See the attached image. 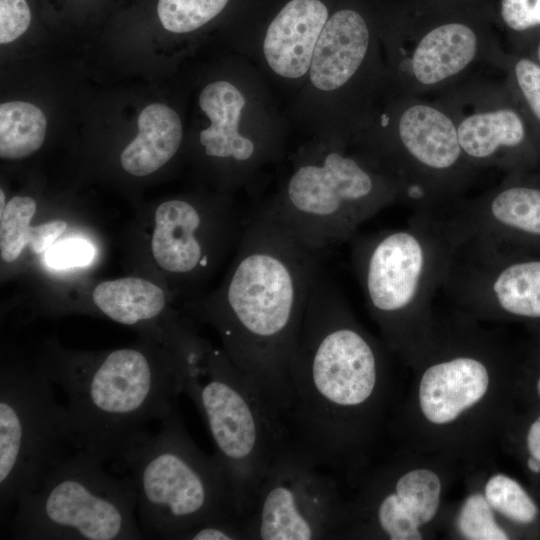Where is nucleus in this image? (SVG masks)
<instances>
[{
	"mask_svg": "<svg viewBox=\"0 0 540 540\" xmlns=\"http://www.w3.org/2000/svg\"><path fill=\"white\" fill-rule=\"evenodd\" d=\"M46 117L37 106L23 101L0 105V157L20 160L31 156L44 143Z\"/></svg>",
	"mask_w": 540,
	"mask_h": 540,
	"instance_id": "nucleus-26",
	"label": "nucleus"
},
{
	"mask_svg": "<svg viewBox=\"0 0 540 540\" xmlns=\"http://www.w3.org/2000/svg\"><path fill=\"white\" fill-rule=\"evenodd\" d=\"M400 63L414 93L447 86L479 62L489 49L479 33L462 22H446L419 35Z\"/></svg>",
	"mask_w": 540,
	"mask_h": 540,
	"instance_id": "nucleus-20",
	"label": "nucleus"
},
{
	"mask_svg": "<svg viewBox=\"0 0 540 540\" xmlns=\"http://www.w3.org/2000/svg\"><path fill=\"white\" fill-rule=\"evenodd\" d=\"M325 254L261 209L246 219L233 259L213 290L180 308L211 326L276 422L289 403V364Z\"/></svg>",
	"mask_w": 540,
	"mask_h": 540,
	"instance_id": "nucleus-2",
	"label": "nucleus"
},
{
	"mask_svg": "<svg viewBox=\"0 0 540 540\" xmlns=\"http://www.w3.org/2000/svg\"><path fill=\"white\" fill-rule=\"evenodd\" d=\"M137 136L120 153L123 171L143 178L156 173L178 152L182 141V125L178 114L167 105L154 103L138 117Z\"/></svg>",
	"mask_w": 540,
	"mask_h": 540,
	"instance_id": "nucleus-24",
	"label": "nucleus"
},
{
	"mask_svg": "<svg viewBox=\"0 0 540 540\" xmlns=\"http://www.w3.org/2000/svg\"><path fill=\"white\" fill-rule=\"evenodd\" d=\"M348 499L333 475L281 446L245 516L246 540L342 539Z\"/></svg>",
	"mask_w": 540,
	"mask_h": 540,
	"instance_id": "nucleus-13",
	"label": "nucleus"
},
{
	"mask_svg": "<svg viewBox=\"0 0 540 540\" xmlns=\"http://www.w3.org/2000/svg\"><path fill=\"white\" fill-rule=\"evenodd\" d=\"M245 103L243 94L226 81L213 82L202 90L199 105L211 125L201 131L199 141L207 157L242 165L254 160L255 143L238 130Z\"/></svg>",
	"mask_w": 540,
	"mask_h": 540,
	"instance_id": "nucleus-23",
	"label": "nucleus"
},
{
	"mask_svg": "<svg viewBox=\"0 0 540 540\" xmlns=\"http://www.w3.org/2000/svg\"><path fill=\"white\" fill-rule=\"evenodd\" d=\"M529 338L516 353L514 403L523 409H540V328H528Z\"/></svg>",
	"mask_w": 540,
	"mask_h": 540,
	"instance_id": "nucleus-30",
	"label": "nucleus"
},
{
	"mask_svg": "<svg viewBox=\"0 0 540 540\" xmlns=\"http://www.w3.org/2000/svg\"><path fill=\"white\" fill-rule=\"evenodd\" d=\"M450 111L461 149L474 168L493 166L508 175H529L540 170L538 146L506 86L495 98L479 104L472 102L463 112Z\"/></svg>",
	"mask_w": 540,
	"mask_h": 540,
	"instance_id": "nucleus-18",
	"label": "nucleus"
},
{
	"mask_svg": "<svg viewBox=\"0 0 540 540\" xmlns=\"http://www.w3.org/2000/svg\"><path fill=\"white\" fill-rule=\"evenodd\" d=\"M102 238L88 212L47 209L31 195L7 198L0 189V268L2 282L30 276L48 281L55 261L81 239Z\"/></svg>",
	"mask_w": 540,
	"mask_h": 540,
	"instance_id": "nucleus-17",
	"label": "nucleus"
},
{
	"mask_svg": "<svg viewBox=\"0 0 540 540\" xmlns=\"http://www.w3.org/2000/svg\"><path fill=\"white\" fill-rule=\"evenodd\" d=\"M500 437L518 460L528 487L540 502V409L515 410Z\"/></svg>",
	"mask_w": 540,
	"mask_h": 540,
	"instance_id": "nucleus-27",
	"label": "nucleus"
},
{
	"mask_svg": "<svg viewBox=\"0 0 540 540\" xmlns=\"http://www.w3.org/2000/svg\"><path fill=\"white\" fill-rule=\"evenodd\" d=\"M246 219L223 199L176 197L135 212L124 236L130 274L163 285L180 307L233 254Z\"/></svg>",
	"mask_w": 540,
	"mask_h": 540,
	"instance_id": "nucleus-7",
	"label": "nucleus"
},
{
	"mask_svg": "<svg viewBox=\"0 0 540 540\" xmlns=\"http://www.w3.org/2000/svg\"><path fill=\"white\" fill-rule=\"evenodd\" d=\"M33 361L67 396L72 446L104 462L177 408L184 389L185 354L143 337L101 351L73 350L50 337Z\"/></svg>",
	"mask_w": 540,
	"mask_h": 540,
	"instance_id": "nucleus-4",
	"label": "nucleus"
},
{
	"mask_svg": "<svg viewBox=\"0 0 540 540\" xmlns=\"http://www.w3.org/2000/svg\"><path fill=\"white\" fill-rule=\"evenodd\" d=\"M521 53L528 55L540 65V35L533 43L524 44Z\"/></svg>",
	"mask_w": 540,
	"mask_h": 540,
	"instance_id": "nucleus-35",
	"label": "nucleus"
},
{
	"mask_svg": "<svg viewBox=\"0 0 540 540\" xmlns=\"http://www.w3.org/2000/svg\"><path fill=\"white\" fill-rule=\"evenodd\" d=\"M442 290L478 321L540 328V252L462 239Z\"/></svg>",
	"mask_w": 540,
	"mask_h": 540,
	"instance_id": "nucleus-14",
	"label": "nucleus"
},
{
	"mask_svg": "<svg viewBox=\"0 0 540 540\" xmlns=\"http://www.w3.org/2000/svg\"><path fill=\"white\" fill-rule=\"evenodd\" d=\"M355 274L383 342L407 365L427 339L457 246L447 217L422 207L400 228L350 241Z\"/></svg>",
	"mask_w": 540,
	"mask_h": 540,
	"instance_id": "nucleus-5",
	"label": "nucleus"
},
{
	"mask_svg": "<svg viewBox=\"0 0 540 540\" xmlns=\"http://www.w3.org/2000/svg\"><path fill=\"white\" fill-rule=\"evenodd\" d=\"M245 517L216 520L185 532L180 540H246Z\"/></svg>",
	"mask_w": 540,
	"mask_h": 540,
	"instance_id": "nucleus-34",
	"label": "nucleus"
},
{
	"mask_svg": "<svg viewBox=\"0 0 540 540\" xmlns=\"http://www.w3.org/2000/svg\"><path fill=\"white\" fill-rule=\"evenodd\" d=\"M112 461L135 485L143 539L180 540L199 525L244 517L221 461L195 444L177 408L157 433L135 435Z\"/></svg>",
	"mask_w": 540,
	"mask_h": 540,
	"instance_id": "nucleus-6",
	"label": "nucleus"
},
{
	"mask_svg": "<svg viewBox=\"0 0 540 540\" xmlns=\"http://www.w3.org/2000/svg\"><path fill=\"white\" fill-rule=\"evenodd\" d=\"M516 353L456 310L434 321L409 363L414 381L388 431L405 448L455 459L500 436L515 411Z\"/></svg>",
	"mask_w": 540,
	"mask_h": 540,
	"instance_id": "nucleus-3",
	"label": "nucleus"
},
{
	"mask_svg": "<svg viewBox=\"0 0 540 540\" xmlns=\"http://www.w3.org/2000/svg\"><path fill=\"white\" fill-rule=\"evenodd\" d=\"M229 0H159L157 13L163 27L173 33L196 30L217 16Z\"/></svg>",
	"mask_w": 540,
	"mask_h": 540,
	"instance_id": "nucleus-31",
	"label": "nucleus"
},
{
	"mask_svg": "<svg viewBox=\"0 0 540 540\" xmlns=\"http://www.w3.org/2000/svg\"><path fill=\"white\" fill-rule=\"evenodd\" d=\"M391 354L322 267L289 364V403L279 420L285 445L353 487L394 415Z\"/></svg>",
	"mask_w": 540,
	"mask_h": 540,
	"instance_id": "nucleus-1",
	"label": "nucleus"
},
{
	"mask_svg": "<svg viewBox=\"0 0 540 540\" xmlns=\"http://www.w3.org/2000/svg\"><path fill=\"white\" fill-rule=\"evenodd\" d=\"M53 383L19 352L3 348L0 361V507L16 506L63 458L71 435Z\"/></svg>",
	"mask_w": 540,
	"mask_h": 540,
	"instance_id": "nucleus-11",
	"label": "nucleus"
},
{
	"mask_svg": "<svg viewBox=\"0 0 540 540\" xmlns=\"http://www.w3.org/2000/svg\"><path fill=\"white\" fill-rule=\"evenodd\" d=\"M402 198L406 187L358 159L330 151L300 164L282 194L261 208L314 251L326 254L350 242L370 218Z\"/></svg>",
	"mask_w": 540,
	"mask_h": 540,
	"instance_id": "nucleus-10",
	"label": "nucleus"
},
{
	"mask_svg": "<svg viewBox=\"0 0 540 540\" xmlns=\"http://www.w3.org/2000/svg\"><path fill=\"white\" fill-rule=\"evenodd\" d=\"M394 165L409 198L431 208L460 192L475 169L461 149L451 111L414 97L398 116Z\"/></svg>",
	"mask_w": 540,
	"mask_h": 540,
	"instance_id": "nucleus-16",
	"label": "nucleus"
},
{
	"mask_svg": "<svg viewBox=\"0 0 540 540\" xmlns=\"http://www.w3.org/2000/svg\"><path fill=\"white\" fill-rule=\"evenodd\" d=\"M370 45L364 18L344 9L325 23L316 42L309 68L312 84L322 91L345 85L363 64Z\"/></svg>",
	"mask_w": 540,
	"mask_h": 540,
	"instance_id": "nucleus-22",
	"label": "nucleus"
},
{
	"mask_svg": "<svg viewBox=\"0 0 540 540\" xmlns=\"http://www.w3.org/2000/svg\"><path fill=\"white\" fill-rule=\"evenodd\" d=\"M449 459L436 454L431 461H413V453L400 451L370 465L352 487L342 539H424L439 519Z\"/></svg>",
	"mask_w": 540,
	"mask_h": 540,
	"instance_id": "nucleus-12",
	"label": "nucleus"
},
{
	"mask_svg": "<svg viewBox=\"0 0 540 540\" xmlns=\"http://www.w3.org/2000/svg\"><path fill=\"white\" fill-rule=\"evenodd\" d=\"M455 536L466 540L514 539L487 501L481 487L474 488L458 506L453 522Z\"/></svg>",
	"mask_w": 540,
	"mask_h": 540,
	"instance_id": "nucleus-29",
	"label": "nucleus"
},
{
	"mask_svg": "<svg viewBox=\"0 0 540 540\" xmlns=\"http://www.w3.org/2000/svg\"><path fill=\"white\" fill-rule=\"evenodd\" d=\"M82 449L60 460L15 506L10 538L18 540H139L137 493Z\"/></svg>",
	"mask_w": 540,
	"mask_h": 540,
	"instance_id": "nucleus-9",
	"label": "nucleus"
},
{
	"mask_svg": "<svg viewBox=\"0 0 540 540\" xmlns=\"http://www.w3.org/2000/svg\"><path fill=\"white\" fill-rule=\"evenodd\" d=\"M42 316L87 314L106 318L185 353L198 339L194 320L155 280L137 275L86 279L47 291L33 306Z\"/></svg>",
	"mask_w": 540,
	"mask_h": 540,
	"instance_id": "nucleus-15",
	"label": "nucleus"
},
{
	"mask_svg": "<svg viewBox=\"0 0 540 540\" xmlns=\"http://www.w3.org/2000/svg\"><path fill=\"white\" fill-rule=\"evenodd\" d=\"M506 87L523 114L540 151V65L518 52L505 57Z\"/></svg>",
	"mask_w": 540,
	"mask_h": 540,
	"instance_id": "nucleus-28",
	"label": "nucleus"
},
{
	"mask_svg": "<svg viewBox=\"0 0 540 540\" xmlns=\"http://www.w3.org/2000/svg\"><path fill=\"white\" fill-rule=\"evenodd\" d=\"M501 16L505 24L516 32L540 27V0H502Z\"/></svg>",
	"mask_w": 540,
	"mask_h": 540,
	"instance_id": "nucleus-33",
	"label": "nucleus"
},
{
	"mask_svg": "<svg viewBox=\"0 0 540 540\" xmlns=\"http://www.w3.org/2000/svg\"><path fill=\"white\" fill-rule=\"evenodd\" d=\"M30 21L26 0H0V43L17 39L27 30Z\"/></svg>",
	"mask_w": 540,
	"mask_h": 540,
	"instance_id": "nucleus-32",
	"label": "nucleus"
},
{
	"mask_svg": "<svg viewBox=\"0 0 540 540\" xmlns=\"http://www.w3.org/2000/svg\"><path fill=\"white\" fill-rule=\"evenodd\" d=\"M328 20L320 0H291L269 25L263 52L270 68L279 76L299 78L310 68L319 35Z\"/></svg>",
	"mask_w": 540,
	"mask_h": 540,
	"instance_id": "nucleus-21",
	"label": "nucleus"
},
{
	"mask_svg": "<svg viewBox=\"0 0 540 540\" xmlns=\"http://www.w3.org/2000/svg\"><path fill=\"white\" fill-rule=\"evenodd\" d=\"M183 392L208 428L237 512L249 515L274 455L284 445L266 403L225 351L204 338L185 357Z\"/></svg>",
	"mask_w": 540,
	"mask_h": 540,
	"instance_id": "nucleus-8",
	"label": "nucleus"
},
{
	"mask_svg": "<svg viewBox=\"0 0 540 540\" xmlns=\"http://www.w3.org/2000/svg\"><path fill=\"white\" fill-rule=\"evenodd\" d=\"M481 490L514 539H540V502L529 487L503 472H494Z\"/></svg>",
	"mask_w": 540,
	"mask_h": 540,
	"instance_id": "nucleus-25",
	"label": "nucleus"
},
{
	"mask_svg": "<svg viewBox=\"0 0 540 540\" xmlns=\"http://www.w3.org/2000/svg\"><path fill=\"white\" fill-rule=\"evenodd\" d=\"M448 219L457 240L473 238L540 252V181L533 174L508 175L499 186L460 206Z\"/></svg>",
	"mask_w": 540,
	"mask_h": 540,
	"instance_id": "nucleus-19",
	"label": "nucleus"
}]
</instances>
